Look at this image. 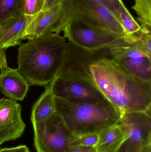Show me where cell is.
<instances>
[{"mask_svg":"<svg viewBox=\"0 0 151 152\" xmlns=\"http://www.w3.org/2000/svg\"><path fill=\"white\" fill-rule=\"evenodd\" d=\"M119 22L127 36L136 34L141 28L140 25L134 19L125 5L121 10Z\"/></svg>","mask_w":151,"mask_h":152,"instance_id":"cell-19","label":"cell"},{"mask_svg":"<svg viewBox=\"0 0 151 152\" xmlns=\"http://www.w3.org/2000/svg\"><path fill=\"white\" fill-rule=\"evenodd\" d=\"M116 152H129L128 150L126 140Z\"/></svg>","mask_w":151,"mask_h":152,"instance_id":"cell-29","label":"cell"},{"mask_svg":"<svg viewBox=\"0 0 151 152\" xmlns=\"http://www.w3.org/2000/svg\"><path fill=\"white\" fill-rule=\"evenodd\" d=\"M61 0H44V4L43 10H47L58 4Z\"/></svg>","mask_w":151,"mask_h":152,"instance_id":"cell-27","label":"cell"},{"mask_svg":"<svg viewBox=\"0 0 151 152\" xmlns=\"http://www.w3.org/2000/svg\"><path fill=\"white\" fill-rule=\"evenodd\" d=\"M139 32L134 34L127 36L126 41L135 49L151 57V26L141 25Z\"/></svg>","mask_w":151,"mask_h":152,"instance_id":"cell-17","label":"cell"},{"mask_svg":"<svg viewBox=\"0 0 151 152\" xmlns=\"http://www.w3.org/2000/svg\"><path fill=\"white\" fill-rule=\"evenodd\" d=\"M30 85L24 76L16 69H1L0 91L15 101H22L26 96Z\"/></svg>","mask_w":151,"mask_h":152,"instance_id":"cell-12","label":"cell"},{"mask_svg":"<svg viewBox=\"0 0 151 152\" xmlns=\"http://www.w3.org/2000/svg\"><path fill=\"white\" fill-rule=\"evenodd\" d=\"M134 152H151V145L141 146Z\"/></svg>","mask_w":151,"mask_h":152,"instance_id":"cell-28","label":"cell"},{"mask_svg":"<svg viewBox=\"0 0 151 152\" xmlns=\"http://www.w3.org/2000/svg\"><path fill=\"white\" fill-rule=\"evenodd\" d=\"M24 0H0V26L25 15Z\"/></svg>","mask_w":151,"mask_h":152,"instance_id":"cell-18","label":"cell"},{"mask_svg":"<svg viewBox=\"0 0 151 152\" xmlns=\"http://www.w3.org/2000/svg\"><path fill=\"white\" fill-rule=\"evenodd\" d=\"M33 126L34 145L37 152H67L75 136L56 112Z\"/></svg>","mask_w":151,"mask_h":152,"instance_id":"cell-6","label":"cell"},{"mask_svg":"<svg viewBox=\"0 0 151 152\" xmlns=\"http://www.w3.org/2000/svg\"><path fill=\"white\" fill-rule=\"evenodd\" d=\"M52 33L59 34L66 24L80 21L126 37L121 24L106 7L94 0H61Z\"/></svg>","mask_w":151,"mask_h":152,"instance_id":"cell-4","label":"cell"},{"mask_svg":"<svg viewBox=\"0 0 151 152\" xmlns=\"http://www.w3.org/2000/svg\"><path fill=\"white\" fill-rule=\"evenodd\" d=\"M44 0H24L25 15L34 16L43 9Z\"/></svg>","mask_w":151,"mask_h":152,"instance_id":"cell-22","label":"cell"},{"mask_svg":"<svg viewBox=\"0 0 151 152\" xmlns=\"http://www.w3.org/2000/svg\"><path fill=\"white\" fill-rule=\"evenodd\" d=\"M95 85L120 116L128 113L151 111V84L128 74L111 58L90 67Z\"/></svg>","mask_w":151,"mask_h":152,"instance_id":"cell-1","label":"cell"},{"mask_svg":"<svg viewBox=\"0 0 151 152\" xmlns=\"http://www.w3.org/2000/svg\"><path fill=\"white\" fill-rule=\"evenodd\" d=\"M66 42L59 34L49 33L19 45L17 69L30 86H45L57 77Z\"/></svg>","mask_w":151,"mask_h":152,"instance_id":"cell-2","label":"cell"},{"mask_svg":"<svg viewBox=\"0 0 151 152\" xmlns=\"http://www.w3.org/2000/svg\"><path fill=\"white\" fill-rule=\"evenodd\" d=\"M138 16L141 25L151 26V0H135L132 7Z\"/></svg>","mask_w":151,"mask_h":152,"instance_id":"cell-20","label":"cell"},{"mask_svg":"<svg viewBox=\"0 0 151 152\" xmlns=\"http://www.w3.org/2000/svg\"><path fill=\"white\" fill-rule=\"evenodd\" d=\"M55 111L74 136L100 133L117 125L120 116L107 100L75 103L54 96Z\"/></svg>","mask_w":151,"mask_h":152,"instance_id":"cell-3","label":"cell"},{"mask_svg":"<svg viewBox=\"0 0 151 152\" xmlns=\"http://www.w3.org/2000/svg\"><path fill=\"white\" fill-rule=\"evenodd\" d=\"M64 37L77 46L95 50L112 46L126 41V37L89 24L72 21L63 29Z\"/></svg>","mask_w":151,"mask_h":152,"instance_id":"cell-7","label":"cell"},{"mask_svg":"<svg viewBox=\"0 0 151 152\" xmlns=\"http://www.w3.org/2000/svg\"><path fill=\"white\" fill-rule=\"evenodd\" d=\"M126 140L118 125L110 127L99 134L95 148L100 152H116Z\"/></svg>","mask_w":151,"mask_h":152,"instance_id":"cell-16","label":"cell"},{"mask_svg":"<svg viewBox=\"0 0 151 152\" xmlns=\"http://www.w3.org/2000/svg\"><path fill=\"white\" fill-rule=\"evenodd\" d=\"M97 152H98V151H97Z\"/></svg>","mask_w":151,"mask_h":152,"instance_id":"cell-30","label":"cell"},{"mask_svg":"<svg viewBox=\"0 0 151 152\" xmlns=\"http://www.w3.org/2000/svg\"><path fill=\"white\" fill-rule=\"evenodd\" d=\"M5 51L6 50L3 48L0 41V69L5 68L8 67Z\"/></svg>","mask_w":151,"mask_h":152,"instance_id":"cell-26","label":"cell"},{"mask_svg":"<svg viewBox=\"0 0 151 152\" xmlns=\"http://www.w3.org/2000/svg\"><path fill=\"white\" fill-rule=\"evenodd\" d=\"M125 42L112 46L95 50L84 49L67 41L64 57L58 76L82 79L95 84L90 66L102 60L111 58L113 53Z\"/></svg>","mask_w":151,"mask_h":152,"instance_id":"cell-5","label":"cell"},{"mask_svg":"<svg viewBox=\"0 0 151 152\" xmlns=\"http://www.w3.org/2000/svg\"><path fill=\"white\" fill-rule=\"evenodd\" d=\"M117 125L125 135L129 152L151 145V112L125 113L121 116Z\"/></svg>","mask_w":151,"mask_h":152,"instance_id":"cell-9","label":"cell"},{"mask_svg":"<svg viewBox=\"0 0 151 152\" xmlns=\"http://www.w3.org/2000/svg\"><path fill=\"white\" fill-rule=\"evenodd\" d=\"M54 96L75 103H96L107 100L95 85L82 79L57 77L51 82Z\"/></svg>","mask_w":151,"mask_h":152,"instance_id":"cell-8","label":"cell"},{"mask_svg":"<svg viewBox=\"0 0 151 152\" xmlns=\"http://www.w3.org/2000/svg\"><path fill=\"white\" fill-rule=\"evenodd\" d=\"M0 152H31L29 148L25 145H20L12 148L0 149Z\"/></svg>","mask_w":151,"mask_h":152,"instance_id":"cell-25","label":"cell"},{"mask_svg":"<svg viewBox=\"0 0 151 152\" xmlns=\"http://www.w3.org/2000/svg\"><path fill=\"white\" fill-rule=\"evenodd\" d=\"M67 152H97L94 146H75L70 147Z\"/></svg>","mask_w":151,"mask_h":152,"instance_id":"cell-24","label":"cell"},{"mask_svg":"<svg viewBox=\"0 0 151 152\" xmlns=\"http://www.w3.org/2000/svg\"><path fill=\"white\" fill-rule=\"evenodd\" d=\"M60 4L47 10H43L33 16L25 31L23 40H32L44 34L52 33L60 12Z\"/></svg>","mask_w":151,"mask_h":152,"instance_id":"cell-13","label":"cell"},{"mask_svg":"<svg viewBox=\"0 0 151 152\" xmlns=\"http://www.w3.org/2000/svg\"><path fill=\"white\" fill-rule=\"evenodd\" d=\"M22 107L17 101L10 98L0 99V146L20 138L26 125L21 117Z\"/></svg>","mask_w":151,"mask_h":152,"instance_id":"cell-11","label":"cell"},{"mask_svg":"<svg viewBox=\"0 0 151 152\" xmlns=\"http://www.w3.org/2000/svg\"><path fill=\"white\" fill-rule=\"evenodd\" d=\"M99 134L93 133L75 136L70 143V147L75 146L95 147L99 139Z\"/></svg>","mask_w":151,"mask_h":152,"instance_id":"cell-21","label":"cell"},{"mask_svg":"<svg viewBox=\"0 0 151 152\" xmlns=\"http://www.w3.org/2000/svg\"><path fill=\"white\" fill-rule=\"evenodd\" d=\"M111 59L132 77L151 84V58L130 46L126 41L116 49Z\"/></svg>","mask_w":151,"mask_h":152,"instance_id":"cell-10","label":"cell"},{"mask_svg":"<svg viewBox=\"0 0 151 152\" xmlns=\"http://www.w3.org/2000/svg\"><path fill=\"white\" fill-rule=\"evenodd\" d=\"M33 16L23 15L0 26V41L5 50L21 44L25 31Z\"/></svg>","mask_w":151,"mask_h":152,"instance_id":"cell-14","label":"cell"},{"mask_svg":"<svg viewBox=\"0 0 151 152\" xmlns=\"http://www.w3.org/2000/svg\"><path fill=\"white\" fill-rule=\"evenodd\" d=\"M44 87V92L32 108L31 116L32 124L46 119L56 112L51 83Z\"/></svg>","mask_w":151,"mask_h":152,"instance_id":"cell-15","label":"cell"},{"mask_svg":"<svg viewBox=\"0 0 151 152\" xmlns=\"http://www.w3.org/2000/svg\"><path fill=\"white\" fill-rule=\"evenodd\" d=\"M108 9L119 21L120 14L122 7L125 6L122 0H94Z\"/></svg>","mask_w":151,"mask_h":152,"instance_id":"cell-23","label":"cell"}]
</instances>
